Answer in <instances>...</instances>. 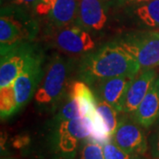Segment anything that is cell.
Wrapping results in <instances>:
<instances>
[{
	"label": "cell",
	"instance_id": "6da1fadb",
	"mask_svg": "<svg viewBox=\"0 0 159 159\" xmlns=\"http://www.w3.org/2000/svg\"><path fill=\"white\" fill-rule=\"evenodd\" d=\"M141 69L136 59L116 41L87 53L80 63L77 73L80 80L93 86L102 80L137 74Z\"/></svg>",
	"mask_w": 159,
	"mask_h": 159
},
{
	"label": "cell",
	"instance_id": "7a4b0ae2",
	"mask_svg": "<svg viewBox=\"0 0 159 159\" xmlns=\"http://www.w3.org/2000/svg\"><path fill=\"white\" fill-rule=\"evenodd\" d=\"M73 62L55 54L47 66L45 74L34 94V101L42 108H55L69 88Z\"/></svg>",
	"mask_w": 159,
	"mask_h": 159
},
{
	"label": "cell",
	"instance_id": "3957f363",
	"mask_svg": "<svg viewBox=\"0 0 159 159\" xmlns=\"http://www.w3.org/2000/svg\"><path fill=\"white\" fill-rule=\"evenodd\" d=\"M39 31L37 22L24 8L2 7L0 17V51H6L26 43H31Z\"/></svg>",
	"mask_w": 159,
	"mask_h": 159
},
{
	"label": "cell",
	"instance_id": "277c9868",
	"mask_svg": "<svg viewBox=\"0 0 159 159\" xmlns=\"http://www.w3.org/2000/svg\"><path fill=\"white\" fill-rule=\"evenodd\" d=\"M51 145L57 159H74L81 142L92 134V123L89 117L55 122Z\"/></svg>",
	"mask_w": 159,
	"mask_h": 159
},
{
	"label": "cell",
	"instance_id": "5b68a950",
	"mask_svg": "<svg viewBox=\"0 0 159 159\" xmlns=\"http://www.w3.org/2000/svg\"><path fill=\"white\" fill-rule=\"evenodd\" d=\"M143 69L159 66V31L134 32L117 41Z\"/></svg>",
	"mask_w": 159,
	"mask_h": 159
},
{
	"label": "cell",
	"instance_id": "8992f818",
	"mask_svg": "<svg viewBox=\"0 0 159 159\" xmlns=\"http://www.w3.org/2000/svg\"><path fill=\"white\" fill-rule=\"evenodd\" d=\"M43 54L38 51L31 57L13 82L19 110L29 102L35 94L43 77Z\"/></svg>",
	"mask_w": 159,
	"mask_h": 159
},
{
	"label": "cell",
	"instance_id": "52a82bcc",
	"mask_svg": "<svg viewBox=\"0 0 159 159\" xmlns=\"http://www.w3.org/2000/svg\"><path fill=\"white\" fill-rule=\"evenodd\" d=\"M39 50L31 43L18 46L1 54L0 63V88L13 85L31 57Z\"/></svg>",
	"mask_w": 159,
	"mask_h": 159
},
{
	"label": "cell",
	"instance_id": "ba28073f",
	"mask_svg": "<svg viewBox=\"0 0 159 159\" xmlns=\"http://www.w3.org/2000/svg\"><path fill=\"white\" fill-rule=\"evenodd\" d=\"M79 3L80 0H39L34 11L40 17L47 18L53 27L62 29L76 20Z\"/></svg>",
	"mask_w": 159,
	"mask_h": 159
},
{
	"label": "cell",
	"instance_id": "9c48e42d",
	"mask_svg": "<svg viewBox=\"0 0 159 159\" xmlns=\"http://www.w3.org/2000/svg\"><path fill=\"white\" fill-rule=\"evenodd\" d=\"M141 126L134 119L121 117L112 135V142L129 153L142 156L148 150V142Z\"/></svg>",
	"mask_w": 159,
	"mask_h": 159
},
{
	"label": "cell",
	"instance_id": "30bf717a",
	"mask_svg": "<svg viewBox=\"0 0 159 159\" xmlns=\"http://www.w3.org/2000/svg\"><path fill=\"white\" fill-rule=\"evenodd\" d=\"M54 43L59 50L70 54L89 53L96 46L95 41L86 29L73 24L58 29Z\"/></svg>",
	"mask_w": 159,
	"mask_h": 159
},
{
	"label": "cell",
	"instance_id": "8fae6325",
	"mask_svg": "<svg viewBox=\"0 0 159 159\" xmlns=\"http://www.w3.org/2000/svg\"><path fill=\"white\" fill-rule=\"evenodd\" d=\"M137 74L121 75L98 81L93 85L96 97L122 112L126 91Z\"/></svg>",
	"mask_w": 159,
	"mask_h": 159
},
{
	"label": "cell",
	"instance_id": "7c38bea8",
	"mask_svg": "<svg viewBox=\"0 0 159 159\" xmlns=\"http://www.w3.org/2000/svg\"><path fill=\"white\" fill-rule=\"evenodd\" d=\"M157 79V74L153 68L143 69L132 81L125 94L122 112L133 113L148 94L149 89Z\"/></svg>",
	"mask_w": 159,
	"mask_h": 159
},
{
	"label": "cell",
	"instance_id": "4fadbf2b",
	"mask_svg": "<svg viewBox=\"0 0 159 159\" xmlns=\"http://www.w3.org/2000/svg\"><path fill=\"white\" fill-rule=\"evenodd\" d=\"M107 12L102 0H80L77 25L86 30L98 32L107 23Z\"/></svg>",
	"mask_w": 159,
	"mask_h": 159
},
{
	"label": "cell",
	"instance_id": "5bb4252c",
	"mask_svg": "<svg viewBox=\"0 0 159 159\" xmlns=\"http://www.w3.org/2000/svg\"><path fill=\"white\" fill-rule=\"evenodd\" d=\"M132 115L133 119L145 128L156 122L159 117V78L154 81L148 94Z\"/></svg>",
	"mask_w": 159,
	"mask_h": 159
},
{
	"label": "cell",
	"instance_id": "9a60e30c",
	"mask_svg": "<svg viewBox=\"0 0 159 159\" xmlns=\"http://www.w3.org/2000/svg\"><path fill=\"white\" fill-rule=\"evenodd\" d=\"M69 96L75 98L80 104L83 117H88L97 108V98L88 84L82 80H76L70 87Z\"/></svg>",
	"mask_w": 159,
	"mask_h": 159
},
{
	"label": "cell",
	"instance_id": "2e32d148",
	"mask_svg": "<svg viewBox=\"0 0 159 159\" xmlns=\"http://www.w3.org/2000/svg\"><path fill=\"white\" fill-rule=\"evenodd\" d=\"M138 19L150 28H159V0L142 3L135 10Z\"/></svg>",
	"mask_w": 159,
	"mask_h": 159
},
{
	"label": "cell",
	"instance_id": "e0dca14e",
	"mask_svg": "<svg viewBox=\"0 0 159 159\" xmlns=\"http://www.w3.org/2000/svg\"><path fill=\"white\" fill-rule=\"evenodd\" d=\"M19 111L13 85L0 88V115L5 119L12 116Z\"/></svg>",
	"mask_w": 159,
	"mask_h": 159
},
{
	"label": "cell",
	"instance_id": "ac0fdd59",
	"mask_svg": "<svg viewBox=\"0 0 159 159\" xmlns=\"http://www.w3.org/2000/svg\"><path fill=\"white\" fill-rule=\"evenodd\" d=\"M97 111L102 118L103 123L106 125L109 134L112 138V135L119 123L118 117H117V114L119 111L111 104L99 99H97Z\"/></svg>",
	"mask_w": 159,
	"mask_h": 159
},
{
	"label": "cell",
	"instance_id": "d6986e66",
	"mask_svg": "<svg viewBox=\"0 0 159 159\" xmlns=\"http://www.w3.org/2000/svg\"><path fill=\"white\" fill-rule=\"evenodd\" d=\"M79 159H105L101 143L87 139L80 144Z\"/></svg>",
	"mask_w": 159,
	"mask_h": 159
},
{
	"label": "cell",
	"instance_id": "ffe728a7",
	"mask_svg": "<svg viewBox=\"0 0 159 159\" xmlns=\"http://www.w3.org/2000/svg\"><path fill=\"white\" fill-rule=\"evenodd\" d=\"M80 117H83V115L80 107L79 102L75 98L69 96L68 101L63 105L62 108L60 109V111L57 114L55 118V122L70 120Z\"/></svg>",
	"mask_w": 159,
	"mask_h": 159
},
{
	"label": "cell",
	"instance_id": "44dd1931",
	"mask_svg": "<svg viewBox=\"0 0 159 159\" xmlns=\"http://www.w3.org/2000/svg\"><path fill=\"white\" fill-rule=\"evenodd\" d=\"M105 159H140L139 155L131 154L115 144L112 140L102 145Z\"/></svg>",
	"mask_w": 159,
	"mask_h": 159
},
{
	"label": "cell",
	"instance_id": "7402d4cb",
	"mask_svg": "<svg viewBox=\"0 0 159 159\" xmlns=\"http://www.w3.org/2000/svg\"><path fill=\"white\" fill-rule=\"evenodd\" d=\"M39 0H7L10 6H15L20 8L32 7L35 6Z\"/></svg>",
	"mask_w": 159,
	"mask_h": 159
},
{
	"label": "cell",
	"instance_id": "603a6c76",
	"mask_svg": "<svg viewBox=\"0 0 159 159\" xmlns=\"http://www.w3.org/2000/svg\"><path fill=\"white\" fill-rule=\"evenodd\" d=\"M151 154L154 157L159 159V131H157L151 138Z\"/></svg>",
	"mask_w": 159,
	"mask_h": 159
},
{
	"label": "cell",
	"instance_id": "cb8c5ba5",
	"mask_svg": "<svg viewBox=\"0 0 159 159\" xmlns=\"http://www.w3.org/2000/svg\"><path fill=\"white\" fill-rule=\"evenodd\" d=\"M128 2L130 3H136V4H142V3H144V2H147V1H149V0H127Z\"/></svg>",
	"mask_w": 159,
	"mask_h": 159
}]
</instances>
